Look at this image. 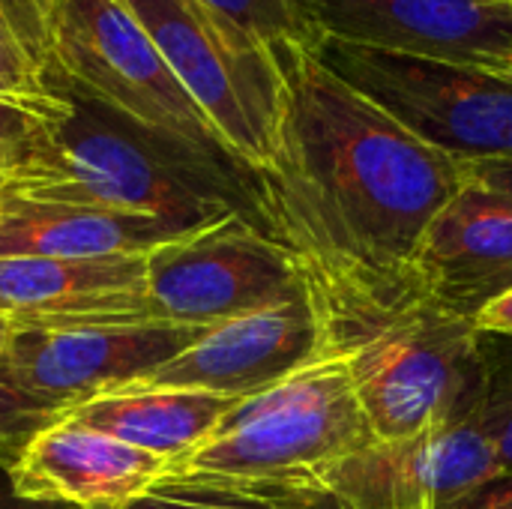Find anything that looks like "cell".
Here are the masks:
<instances>
[{
    "mask_svg": "<svg viewBox=\"0 0 512 509\" xmlns=\"http://www.w3.org/2000/svg\"><path fill=\"white\" fill-rule=\"evenodd\" d=\"M273 51L285 114L273 162L252 174V213L291 252L324 354L345 357L420 306V240L468 183V165L411 135L312 48Z\"/></svg>",
    "mask_w": 512,
    "mask_h": 509,
    "instance_id": "1",
    "label": "cell"
},
{
    "mask_svg": "<svg viewBox=\"0 0 512 509\" xmlns=\"http://www.w3.org/2000/svg\"><path fill=\"white\" fill-rule=\"evenodd\" d=\"M54 90L72 99V114L3 195L150 216L180 231L207 228L243 210L240 201L252 210V171L240 162L189 150L81 93Z\"/></svg>",
    "mask_w": 512,
    "mask_h": 509,
    "instance_id": "2",
    "label": "cell"
},
{
    "mask_svg": "<svg viewBox=\"0 0 512 509\" xmlns=\"http://www.w3.org/2000/svg\"><path fill=\"white\" fill-rule=\"evenodd\" d=\"M36 12L51 87L189 150L234 159L123 0H36Z\"/></svg>",
    "mask_w": 512,
    "mask_h": 509,
    "instance_id": "3",
    "label": "cell"
},
{
    "mask_svg": "<svg viewBox=\"0 0 512 509\" xmlns=\"http://www.w3.org/2000/svg\"><path fill=\"white\" fill-rule=\"evenodd\" d=\"M372 444L345 357H321L237 402L210 441L171 468L330 489L336 471Z\"/></svg>",
    "mask_w": 512,
    "mask_h": 509,
    "instance_id": "4",
    "label": "cell"
},
{
    "mask_svg": "<svg viewBox=\"0 0 512 509\" xmlns=\"http://www.w3.org/2000/svg\"><path fill=\"white\" fill-rule=\"evenodd\" d=\"M225 150L252 174L273 162L285 75L273 45L207 0H123Z\"/></svg>",
    "mask_w": 512,
    "mask_h": 509,
    "instance_id": "5",
    "label": "cell"
},
{
    "mask_svg": "<svg viewBox=\"0 0 512 509\" xmlns=\"http://www.w3.org/2000/svg\"><path fill=\"white\" fill-rule=\"evenodd\" d=\"M375 444L417 441L480 405L483 333L435 306H414L345 354Z\"/></svg>",
    "mask_w": 512,
    "mask_h": 509,
    "instance_id": "6",
    "label": "cell"
},
{
    "mask_svg": "<svg viewBox=\"0 0 512 509\" xmlns=\"http://www.w3.org/2000/svg\"><path fill=\"white\" fill-rule=\"evenodd\" d=\"M315 57L429 147L465 162H512V75L318 39Z\"/></svg>",
    "mask_w": 512,
    "mask_h": 509,
    "instance_id": "7",
    "label": "cell"
},
{
    "mask_svg": "<svg viewBox=\"0 0 512 509\" xmlns=\"http://www.w3.org/2000/svg\"><path fill=\"white\" fill-rule=\"evenodd\" d=\"M144 264L150 321L210 330L306 294L291 252L243 210L156 246Z\"/></svg>",
    "mask_w": 512,
    "mask_h": 509,
    "instance_id": "8",
    "label": "cell"
},
{
    "mask_svg": "<svg viewBox=\"0 0 512 509\" xmlns=\"http://www.w3.org/2000/svg\"><path fill=\"white\" fill-rule=\"evenodd\" d=\"M207 327L168 321H111L75 327H12L0 372L66 411L150 381L192 348Z\"/></svg>",
    "mask_w": 512,
    "mask_h": 509,
    "instance_id": "9",
    "label": "cell"
},
{
    "mask_svg": "<svg viewBox=\"0 0 512 509\" xmlns=\"http://www.w3.org/2000/svg\"><path fill=\"white\" fill-rule=\"evenodd\" d=\"M318 39L512 72V0H306Z\"/></svg>",
    "mask_w": 512,
    "mask_h": 509,
    "instance_id": "10",
    "label": "cell"
},
{
    "mask_svg": "<svg viewBox=\"0 0 512 509\" xmlns=\"http://www.w3.org/2000/svg\"><path fill=\"white\" fill-rule=\"evenodd\" d=\"M501 477L477 411L405 444H372L348 459L330 492L339 509H450Z\"/></svg>",
    "mask_w": 512,
    "mask_h": 509,
    "instance_id": "11",
    "label": "cell"
},
{
    "mask_svg": "<svg viewBox=\"0 0 512 509\" xmlns=\"http://www.w3.org/2000/svg\"><path fill=\"white\" fill-rule=\"evenodd\" d=\"M321 357H327L321 324L303 294L285 306L210 327L192 348L144 384L201 390L243 402Z\"/></svg>",
    "mask_w": 512,
    "mask_h": 509,
    "instance_id": "12",
    "label": "cell"
},
{
    "mask_svg": "<svg viewBox=\"0 0 512 509\" xmlns=\"http://www.w3.org/2000/svg\"><path fill=\"white\" fill-rule=\"evenodd\" d=\"M414 288L420 303L471 324L512 291V195L468 177L420 240Z\"/></svg>",
    "mask_w": 512,
    "mask_h": 509,
    "instance_id": "13",
    "label": "cell"
},
{
    "mask_svg": "<svg viewBox=\"0 0 512 509\" xmlns=\"http://www.w3.org/2000/svg\"><path fill=\"white\" fill-rule=\"evenodd\" d=\"M144 258H0V315L12 327L150 321Z\"/></svg>",
    "mask_w": 512,
    "mask_h": 509,
    "instance_id": "14",
    "label": "cell"
},
{
    "mask_svg": "<svg viewBox=\"0 0 512 509\" xmlns=\"http://www.w3.org/2000/svg\"><path fill=\"white\" fill-rule=\"evenodd\" d=\"M165 468L162 459L63 417L24 450L9 474L24 498L114 509L150 489Z\"/></svg>",
    "mask_w": 512,
    "mask_h": 509,
    "instance_id": "15",
    "label": "cell"
},
{
    "mask_svg": "<svg viewBox=\"0 0 512 509\" xmlns=\"http://www.w3.org/2000/svg\"><path fill=\"white\" fill-rule=\"evenodd\" d=\"M183 234L150 216L0 195V258L147 255Z\"/></svg>",
    "mask_w": 512,
    "mask_h": 509,
    "instance_id": "16",
    "label": "cell"
},
{
    "mask_svg": "<svg viewBox=\"0 0 512 509\" xmlns=\"http://www.w3.org/2000/svg\"><path fill=\"white\" fill-rule=\"evenodd\" d=\"M237 399L135 384L72 408L66 417L93 432L111 435L135 450L162 459L168 468L210 441Z\"/></svg>",
    "mask_w": 512,
    "mask_h": 509,
    "instance_id": "17",
    "label": "cell"
},
{
    "mask_svg": "<svg viewBox=\"0 0 512 509\" xmlns=\"http://www.w3.org/2000/svg\"><path fill=\"white\" fill-rule=\"evenodd\" d=\"M114 509H339V504L321 486L165 468L150 489Z\"/></svg>",
    "mask_w": 512,
    "mask_h": 509,
    "instance_id": "18",
    "label": "cell"
},
{
    "mask_svg": "<svg viewBox=\"0 0 512 509\" xmlns=\"http://www.w3.org/2000/svg\"><path fill=\"white\" fill-rule=\"evenodd\" d=\"M69 114L72 99L63 90L27 99L0 96V195L39 162Z\"/></svg>",
    "mask_w": 512,
    "mask_h": 509,
    "instance_id": "19",
    "label": "cell"
},
{
    "mask_svg": "<svg viewBox=\"0 0 512 509\" xmlns=\"http://www.w3.org/2000/svg\"><path fill=\"white\" fill-rule=\"evenodd\" d=\"M36 0H0V96H51Z\"/></svg>",
    "mask_w": 512,
    "mask_h": 509,
    "instance_id": "20",
    "label": "cell"
},
{
    "mask_svg": "<svg viewBox=\"0 0 512 509\" xmlns=\"http://www.w3.org/2000/svg\"><path fill=\"white\" fill-rule=\"evenodd\" d=\"M477 420L501 474H512V339L483 333V390Z\"/></svg>",
    "mask_w": 512,
    "mask_h": 509,
    "instance_id": "21",
    "label": "cell"
},
{
    "mask_svg": "<svg viewBox=\"0 0 512 509\" xmlns=\"http://www.w3.org/2000/svg\"><path fill=\"white\" fill-rule=\"evenodd\" d=\"M213 9L264 39L267 45H318L306 0H207Z\"/></svg>",
    "mask_w": 512,
    "mask_h": 509,
    "instance_id": "22",
    "label": "cell"
},
{
    "mask_svg": "<svg viewBox=\"0 0 512 509\" xmlns=\"http://www.w3.org/2000/svg\"><path fill=\"white\" fill-rule=\"evenodd\" d=\"M66 414V408L27 393L0 372V468L12 471L24 450Z\"/></svg>",
    "mask_w": 512,
    "mask_h": 509,
    "instance_id": "23",
    "label": "cell"
},
{
    "mask_svg": "<svg viewBox=\"0 0 512 509\" xmlns=\"http://www.w3.org/2000/svg\"><path fill=\"white\" fill-rule=\"evenodd\" d=\"M450 509H512V474H501Z\"/></svg>",
    "mask_w": 512,
    "mask_h": 509,
    "instance_id": "24",
    "label": "cell"
},
{
    "mask_svg": "<svg viewBox=\"0 0 512 509\" xmlns=\"http://www.w3.org/2000/svg\"><path fill=\"white\" fill-rule=\"evenodd\" d=\"M474 330L489 333V336H507V339H512V291L495 297L489 306L480 309V315L474 318Z\"/></svg>",
    "mask_w": 512,
    "mask_h": 509,
    "instance_id": "25",
    "label": "cell"
},
{
    "mask_svg": "<svg viewBox=\"0 0 512 509\" xmlns=\"http://www.w3.org/2000/svg\"><path fill=\"white\" fill-rule=\"evenodd\" d=\"M468 177L483 183V186H492L498 192L512 195V162H477V165H468Z\"/></svg>",
    "mask_w": 512,
    "mask_h": 509,
    "instance_id": "26",
    "label": "cell"
},
{
    "mask_svg": "<svg viewBox=\"0 0 512 509\" xmlns=\"http://www.w3.org/2000/svg\"><path fill=\"white\" fill-rule=\"evenodd\" d=\"M0 509H75L66 504H51V501H33L15 492L12 474L6 468H0Z\"/></svg>",
    "mask_w": 512,
    "mask_h": 509,
    "instance_id": "27",
    "label": "cell"
},
{
    "mask_svg": "<svg viewBox=\"0 0 512 509\" xmlns=\"http://www.w3.org/2000/svg\"><path fill=\"white\" fill-rule=\"evenodd\" d=\"M9 333H12V321H6V318L0 315V354H3V348H6V342H9Z\"/></svg>",
    "mask_w": 512,
    "mask_h": 509,
    "instance_id": "28",
    "label": "cell"
},
{
    "mask_svg": "<svg viewBox=\"0 0 512 509\" xmlns=\"http://www.w3.org/2000/svg\"><path fill=\"white\" fill-rule=\"evenodd\" d=\"M510 75H512V72H510Z\"/></svg>",
    "mask_w": 512,
    "mask_h": 509,
    "instance_id": "29",
    "label": "cell"
}]
</instances>
